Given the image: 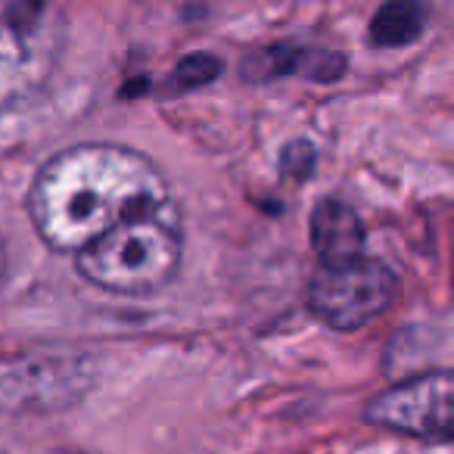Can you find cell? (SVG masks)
I'll use <instances>...</instances> for the list:
<instances>
[{"label":"cell","instance_id":"obj_1","mask_svg":"<svg viewBox=\"0 0 454 454\" xmlns=\"http://www.w3.org/2000/svg\"><path fill=\"white\" fill-rule=\"evenodd\" d=\"M165 202H171V190L159 165L121 144L69 146L41 165L28 190V215L38 237L72 255L119 221Z\"/></svg>","mask_w":454,"mask_h":454},{"label":"cell","instance_id":"obj_2","mask_svg":"<svg viewBox=\"0 0 454 454\" xmlns=\"http://www.w3.org/2000/svg\"><path fill=\"white\" fill-rule=\"evenodd\" d=\"M184 262V224L177 202L131 215L75 255L78 274L97 290L146 296L177 278Z\"/></svg>","mask_w":454,"mask_h":454},{"label":"cell","instance_id":"obj_3","mask_svg":"<svg viewBox=\"0 0 454 454\" xmlns=\"http://www.w3.org/2000/svg\"><path fill=\"white\" fill-rule=\"evenodd\" d=\"M63 35L57 0H0V113L51 82Z\"/></svg>","mask_w":454,"mask_h":454},{"label":"cell","instance_id":"obj_4","mask_svg":"<svg viewBox=\"0 0 454 454\" xmlns=\"http://www.w3.org/2000/svg\"><path fill=\"white\" fill-rule=\"evenodd\" d=\"M398 299V278L386 262L371 255L327 262L309 280V311L330 330L352 333L380 321Z\"/></svg>","mask_w":454,"mask_h":454},{"label":"cell","instance_id":"obj_5","mask_svg":"<svg viewBox=\"0 0 454 454\" xmlns=\"http://www.w3.org/2000/svg\"><path fill=\"white\" fill-rule=\"evenodd\" d=\"M97 367L88 355L47 352L0 361V402L53 411L78 402L90 389Z\"/></svg>","mask_w":454,"mask_h":454},{"label":"cell","instance_id":"obj_6","mask_svg":"<svg viewBox=\"0 0 454 454\" xmlns=\"http://www.w3.org/2000/svg\"><path fill=\"white\" fill-rule=\"evenodd\" d=\"M367 420L417 439L448 442L454 427L451 371H429L380 392L367 404Z\"/></svg>","mask_w":454,"mask_h":454},{"label":"cell","instance_id":"obj_7","mask_svg":"<svg viewBox=\"0 0 454 454\" xmlns=\"http://www.w3.org/2000/svg\"><path fill=\"white\" fill-rule=\"evenodd\" d=\"M346 53L340 51H315V47H293V44H271L253 51L243 59L240 72L247 82H274V78L302 75L311 82H340L346 75Z\"/></svg>","mask_w":454,"mask_h":454},{"label":"cell","instance_id":"obj_8","mask_svg":"<svg viewBox=\"0 0 454 454\" xmlns=\"http://www.w3.org/2000/svg\"><path fill=\"white\" fill-rule=\"evenodd\" d=\"M309 237L315 253L321 255V265L327 262L355 259L364 253V221L348 202L342 200H321L311 212Z\"/></svg>","mask_w":454,"mask_h":454},{"label":"cell","instance_id":"obj_9","mask_svg":"<svg viewBox=\"0 0 454 454\" xmlns=\"http://www.w3.org/2000/svg\"><path fill=\"white\" fill-rule=\"evenodd\" d=\"M427 32V7L420 0H386L373 13L367 41L383 51H398L423 38Z\"/></svg>","mask_w":454,"mask_h":454},{"label":"cell","instance_id":"obj_10","mask_svg":"<svg viewBox=\"0 0 454 454\" xmlns=\"http://www.w3.org/2000/svg\"><path fill=\"white\" fill-rule=\"evenodd\" d=\"M224 72V63H221L215 53H190L181 63L175 66L168 78H165V94L168 97H181L190 94V90H200L206 84H212L215 78H221Z\"/></svg>","mask_w":454,"mask_h":454},{"label":"cell","instance_id":"obj_11","mask_svg":"<svg viewBox=\"0 0 454 454\" xmlns=\"http://www.w3.org/2000/svg\"><path fill=\"white\" fill-rule=\"evenodd\" d=\"M280 168L293 177H309L311 168H315V150H311V144L296 140V144L286 146L284 156H280Z\"/></svg>","mask_w":454,"mask_h":454},{"label":"cell","instance_id":"obj_12","mask_svg":"<svg viewBox=\"0 0 454 454\" xmlns=\"http://www.w3.org/2000/svg\"><path fill=\"white\" fill-rule=\"evenodd\" d=\"M4 274H7V259H4V249H0V284H4Z\"/></svg>","mask_w":454,"mask_h":454}]
</instances>
